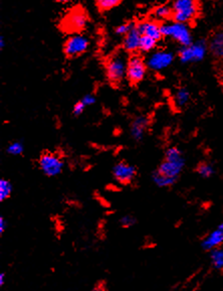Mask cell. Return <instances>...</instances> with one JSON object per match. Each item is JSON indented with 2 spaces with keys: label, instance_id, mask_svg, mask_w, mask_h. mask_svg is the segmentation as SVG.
<instances>
[{
  "label": "cell",
  "instance_id": "6da1fadb",
  "mask_svg": "<svg viewBox=\"0 0 223 291\" xmlns=\"http://www.w3.org/2000/svg\"><path fill=\"white\" fill-rule=\"evenodd\" d=\"M163 36L170 37L181 44V46L190 45L193 42L191 31L187 24L180 22H165L161 24Z\"/></svg>",
  "mask_w": 223,
  "mask_h": 291
},
{
  "label": "cell",
  "instance_id": "7a4b0ae2",
  "mask_svg": "<svg viewBox=\"0 0 223 291\" xmlns=\"http://www.w3.org/2000/svg\"><path fill=\"white\" fill-rule=\"evenodd\" d=\"M128 61L121 52L116 53L106 65V75L112 84H120L127 77Z\"/></svg>",
  "mask_w": 223,
  "mask_h": 291
},
{
  "label": "cell",
  "instance_id": "3957f363",
  "mask_svg": "<svg viewBox=\"0 0 223 291\" xmlns=\"http://www.w3.org/2000/svg\"><path fill=\"white\" fill-rule=\"evenodd\" d=\"M172 8L174 21L187 24L197 16L199 5L193 0H177L172 4Z\"/></svg>",
  "mask_w": 223,
  "mask_h": 291
},
{
  "label": "cell",
  "instance_id": "277c9868",
  "mask_svg": "<svg viewBox=\"0 0 223 291\" xmlns=\"http://www.w3.org/2000/svg\"><path fill=\"white\" fill-rule=\"evenodd\" d=\"M208 50V43L204 39L192 42L190 45L181 46L179 50V60L183 64H193L201 62Z\"/></svg>",
  "mask_w": 223,
  "mask_h": 291
},
{
  "label": "cell",
  "instance_id": "5b68a950",
  "mask_svg": "<svg viewBox=\"0 0 223 291\" xmlns=\"http://www.w3.org/2000/svg\"><path fill=\"white\" fill-rule=\"evenodd\" d=\"M40 170L48 178H54L62 172L64 162L61 157L52 152H44L38 159Z\"/></svg>",
  "mask_w": 223,
  "mask_h": 291
},
{
  "label": "cell",
  "instance_id": "8992f818",
  "mask_svg": "<svg viewBox=\"0 0 223 291\" xmlns=\"http://www.w3.org/2000/svg\"><path fill=\"white\" fill-rule=\"evenodd\" d=\"M88 22L87 12L82 7L72 8L63 18L62 27L69 32H78L84 29Z\"/></svg>",
  "mask_w": 223,
  "mask_h": 291
},
{
  "label": "cell",
  "instance_id": "52a82bcc",
  "mask_svg": "<svg viewBox=\"0 0 223 291\" xmlns=\"http://www.w3.org/2000/svg\"><path fill=\"white\" fill-rule=\"evenodd\" d=\"M89 44L90 41L87 36L80 33H76L70 35L65 40L63 45V51L65 55L68 57L79 56L88 50Z\"/></svg>",
  "mask_w": 223,
  "mask_h": 291
},
{
  "label": "cell",
  "instance_id": "ba28073f",
  "mask_svg": "<svg viewBox=\"0 0 223 291\" xmlns=\"http://www.w3.org/2000/svg\"><path fill=\"white\" fill-rule=\"evenodd\" d=\"M147 64L140 55H132L128 60L127 79L131 84L140 83L146 76Z\"/></svg>",
  "mask_w": 223,
  "mask_h": 291
},
{
  "label": "cell",
  "instance_id": "9c48e42d",
  "mask_svg": "<svg viewBox=\"0 0 223 291\" xmlns=\"http://www.w3.org/2000/svg\"><path fill=\"white\" fill-rule=\"evenodd\" d=\"M174 61V54L169 50H157L150 55L146 64L149 69L159 72L167 69Z\"/></svg>",
  "mask_w": 223,
  "mask_h": 291
},
{
  "label": "cell",
  "instance_id": "30bf717a",
  "mask_svg": "<svg viewBox=\"0 0 223 291\" xmlns=\"http://www.w3.org/2000/svg\"><path fill=\"white\" fill-rule=\"evenodd\" d=\"M137 174V168L125 161L116 163L113 167V176L115 180L122 185L131 184Z\"/></svg>",
  "mask_w": 223,
  "mask_h": 291
},
{
  "label": "cell",
  "instance_id": "8fae6325",
  "mask_svg": "<svg viewBox=\"0 0 223 291\" xmlns=\"http://www.w3.org/2000/svg\"><path fill=\"white\" fill-rule=\"evenodd\" d=\"M184 166H185V160L184 161H167V160H164L159 165L157 170L160 173H162L163 176L178 180Z\"/></svg>",
  "mask_w": 223,
  "mask_h": 291
},
{
  "label": "cell",
  "instance_id": "7c38bea8",
  "mask_svg": "<svg viewBox=\"0 0 223 291\" xmlns=\"http://www.w3.org/2000/svg\"><path fill=\"white\" fill-rule=\"evenodd\" d=\"M137 28L141 35L152 37L157 41H159L163 36L161 32V24L153 20H146L140 22L139 24H137Z\"/></svg>",
  "mask_w": 223,
  "mask_h": 291
},
{
  "label": "cell",
  "instance_id": "4fadbf2b",
  "mask_svg": "<svg viewBox=\"0 0 223 291\" xmlns=\"http://www.w3.org/2000/svg\"><path fill=\"white\" fill-rule=\"evenodd\" d=\"M149 119L146 116H137L131 123L130 133L135 141H141L149 126Z\"/></svg>",
  "mask_w": 223,
  "mask_h": 291
},
{
  "label": "cell",
  "instance_id": "5bb4252c",
  "mask_svg": "<svg viewBox=\"0 0 223 291\" xmlns=\"http://www.w3.org/2000/svg\"><path fill=\"white\" fill-rule=\"evenodd\" d=\"M223 245V233L218 229L210 232L202 241L201 248L204 251L211 252L217 248H221Z\"/></svg>",
  "mask_w": 223,
  "mask_h": 291
},
{
  "label": "cell",
  "instance_id": "9a60e30c",
  "mask_svg": "<svg viewBox=\"0 0 223 291\" xmlns=\"http://www.w3.org/2000/svg\"><path fill=\"white\" fill-rule=\"evenodd\" d=\"M141 33L139 32L137 25L135 28H133L127 35L124 36L123 40V47L127 51H136L139 50L140 46V40H141Z\"/></svg>",
  "mask_w": 223,
  "mask_h": 291
},
{
  "label": "cell",
  "instance_id": "2e32d148",
  "mask_svg": "<svg viewBox=\"0 0 223 291\" xmlns=\"http://www.w3.org/2000/svg\"><path fill=\"white\" fill-rule=\"evenodd\" d=\"M208 49L218 59H223V30L214 32L208 42Z\"/></svg>",
  "mask_w": 223,
  "mask_h": 291
},
{
  "label": "cell",
  "instance_id": "e0dca14e",
  "mask_svg": "<svg viewBox=\"0 0 223 291\" xmlns=\"http://www.w3.org/2000/svg\"><path fill=\"white\" fill-rule=\"evenodd\" d=\"M190 101V92L186 88H179L173 97L174 106L178 109L185 107Z\"/></svg>",
  "mask_w": 223,
  "mask_h": 291
},
{
  "label": "cell",
  "instance_id": "ac0fdd59",
  "mask_svg": "<svg viewBox=\"0 0 223 291\" xmlns=\"http://www.w3.org/2000/svg\"><path fill=\"white\" fill-rule=\"evenodd\" d=\"M151 179L153 181V183L158 187V188H170L172 186L175 185V183L177 182L176 179H171L168 178L166 176H163L162 173H160L158 170H155L152 176Z\"/></svg>",
  "mask_w": 223,
  "mask_h": 291
},
{
  "label": "cell",
  "instance_id": "d6986e66",
  "mask_svg": "<svg viewBox=\"0 0 223 291\" xmlns=\"http://www.w3.org/2000/svg\"><path fill=\"white\" fill-rule=\"evenodd\" d=\"M153 14L156 18L167 20L171 17L173 18V8L171 5L161 4V5H158L157 7L154 8Z\"/></svg>",
  "mask_w": 223,
  "mask_h": 291
},
{
  "label": "cell",
  "instance_id": "ffe728a7",
  "mask_svg": "<svg viewBox=\"0 0 223 291\" xmlns=\"http://www.w3.org/2000/svg\"><path fill=\"white\" fill-rule=\"evenodd\" d=\"M209 258L211 265L216 270L223 269V248H217L209 252Z\"/></svg>",
  "mask_w": 223,
  "mask_h": 291
},
{
  "label": "cell",
  "instance_id": "44dd1931",
  "mask_svg": "<svg viewBox=\"0 0 223 291\" xmlns=\"http://www.w3.org/2000/svg\"><path fill=\"white\" fill-rule=\"evenodd\" d=\"M167 161H184L185 158L183 156L182 151L178 147H169L165 152V159Z\"/></svg>",
  "mask_w": 223,
  "mask_h": 291
},
{
  "label": "cell",
  "instance_id": "7402d4cb",
  "mask_svg": "<svg viewBox=\"0 0 223 291\" xmlns=\"http://www.w3.org/2000/svg\"><path fill=\"white\" fill-rule=\"evenodd\" d=\"M157 40H155L152 37L146 36V35H142L141 36V40H140V46H139V50L142 52H149L152 49H154L157 45Z\"/></svg>",
  "mask_w": 223,
  "mask_h": 291
},
{
  "label": "cell",
  "instance_id": "603a6c76",
  "mask_svg": "<svg viewBox=\"0 0 223 291\" xmlns=\"http://www.w3.org/2000/svg\"><path fill=\"white\" fill-rule=\"evenodd\" d=\"M12 189V184L9 181L5 179L0 180V202L6 201L11 196Z\"/></svg>",
  "mask_w": 223,
  "mask_h": 291
},
{
  "label": "cell",
  "instance_id": "cb8c5ba5",
  "mask_svg": "<svg viewBox=\"0 0 223 291\" xmlns=\"http://www.w3.org/2000/svg\"><path fill=\"white\" fill-rule=\"evenodd\" d=\"M197 173L201 177V178H204V179H208L210 177H212L215 172V169L213 167L212 164L210 163H207V162H202L200 163L198 166H197V169H196Z\"/></svg>",
  "mask_w": 223,
  "mask_h": 291
},
{
  "label": "cell",
  "instance_id": "d4e9b609",
  "mask_svg": "<svg viewBox=\"0 0 223 291\" xmlns=\"http://www.w3.org/2000/svg\"><path fill=\"white\" fill-rule=\"evenodd\" d=\"M23 151H24V146H23L22 142H20V141L11 142L6 148V152L10 155H13V156L21 155L23 153Z\"/></svg>",
  "mask_w": 223,
  "mask_h": 291
},
{
  "label": "cell",
  "instance_id": "484cf974",
  "mask_svg": "<svg viewBox=\"0 0 223 291\" xmlns=\"http://www.w3.org/2000/svg\"><path fill=\"white\" fill-rule=\"evenodd\" d=\"M120 3V0H98L96 2V5L101 11H108L118 6Z\"/></svg>",
  "mask_w": 223,
  "mask_h": 291
},
{
  "label": "cell",
  "instance_id": "4316f807",
  "mask_svg": "<svg viewBox=\"0 0 223 291\" xmlns=\"http://www.w3.org/2000/svg\"><path fill=\"white\" fill-rule=\"evenodd\" d=\"M120 226L122 228H125V229H129L131 227H133L134 225H136L137 223V220L134 216L132 215H126V216H123L121 219H120Z\"/></svg>",
  "mask_w": 223,
  "mask_h": 291
},
{
  "label": "cell",
  "instance_id": "83f0119b",
  "mask_svg": "<svg viewBox=\"0 0 223 291\" xmlns=\"http://www.w3.org/2000/svg\"><path fill=\"white\" fill-rule=\"evenodd\" d=\"M136 27V24L133 23V22H128V23H124V24H121L119 25L117 28H116V33L119 34V35H127L133 28Z\"/></svg>",
  "mask_w": 223,
  "mask_h": 291
},
{
  "label": "cell",
  "instance_id": "f1b7e54d",
  "mask_svg": "<svg viewBox=\"0 0 223 291\" xmlns=\"http://www.w3.org/2000/svg\"><path fill=\"white\" fill-rule=\"evenodd\" d=\"M85 108L86 106L83 104L82 101L78 102L75 106H73V109H72V113L75 116H80L83 114V112L85 111Z\"/></svg>",
  "mask_w": 223,
  "mask_h": 291
},
{
  "label": "cell",
  "instance_id": "f546056e",
  "mask_svg": "<svg viewBox=\"0 0 223 291\" xmlns=\"http://www.w3.org/2000/svg\"><path fill=\"white\" fill-rule=\"evenodd\" d=\"M82 102L83 104L87 107V106H90V105H93L96 103V97L92 94H87L86 96H84V98L82 99Z\"/></svg>",
  "mask_w": 223,
  "mask_h": 291
},
{
  "label": "cell",
  "instance_id": "4dcf8cb0",
  "mask_svg": "<svg viewBox=\"0 0 223 291\" xmlns=\"http://www.w3.org/2000/svg\"><path fill=\"white\" fill-rule=\"evenodd\" d=\"M6 228H7V222H6V220L1 216V217H0V234H1V235L5 232Z\"/></svg>",
  "mask_w": 223,
  "mask_h": 291
},
{
  "label": "cell",
  "instance_id": "1f68e13d",
  "mask_svg": "<svg viewBox=\"0 0 223 291\" xmlns=\"http://www.w3.org/2000/svg\"><path fill=\"white\" fill-rule=\"evenodd\" d=\"M6 280V274L4 272L0 273V286H3Z\"/></svg>",
  "mask_w": 223,
  "mask_h": 291
},
{
  "label": "cell",
  "instance_id": "d6a6232c",
  "mask_svg": "<svg viewBox=\"0 0 223 291\" xmlns=\"http://www.w3.org/2000/svg\"><path fill=\"white\" fill-rule=\"evenodd\" d=\"M5 46V39H4V36L1 35L0 36V48H3Z\"/></svg>",
  "mask_w": 223,
  "mask_h": 291
},
{
  "label": "cell",
  "instance_id": "836d02e7",
  "mask_svg": "<svg viewBox=\"0 0 223 291\" xmlns=\"http://www.w3.org/2000/svg\"><path fill=\"white\" fill-rule=\"evenodd\" d=\"M217 229H218V230H219V231H221V232H222V233H223V222H222V223H221V224H219V225H218V227H217Z\"/></svg>",
  "mask_w": 223,
  "mask_h": 291
}]
</instances>
